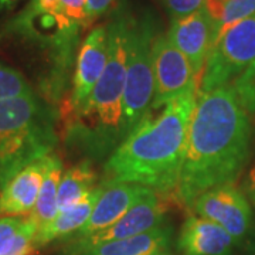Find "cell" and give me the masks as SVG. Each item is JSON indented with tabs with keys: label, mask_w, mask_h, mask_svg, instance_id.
Masks as SVG:
<instances>
[{
	"label": "cell",
	"mask_w": 255,
	"mask_h": 255,
	"mask_svg": "<svg viewBox=\"0 0 255 255\" xmlns=\"http://www.w3.org/2000/svg\"><path fill=\"white\" fill-rule=\"evenodd\" d=\"M251 125L231 85L199 92L173 201L191 209L201 193L233 184L250 156Z\"/></svg>",
	"instance_id": "cell-1"
},
{
	"label": "cell",
	"mask_w": 255,
	"mask_h": 255,
	"mask_svg": "<svg viewBox=\"0 0 255 255\" xmlns=\"http://www.w3.org/2000/svg\"><path fill=\"white\" fill-rule=\"evenodd\" d=\"M196 94L190 91L156 108H149L137 127L105 162L108 180L142 184L166 199L179 183Z\"/></svg>",
	"instance_id": "cell-2"
},
{
	"label": "cell",
	"mask_w": 255,
	"mask_h": 255,
	"mask_svg": "<svg viewBox=\"0 0 255 255\" xmlns=\"http://www.w3.org/2000/svg\"><path fill=\"white\" fill-rule=\"evenodd\" d=\"M135 17L119 7L108 26V58L81 108L63 114L68 145L87 157H110L124 139V88Z\"/></svg>",
	"instance_id": "cell-3"
},
{
	"label": "cell",
	"mask_w": 255,
	"mask_h": 255,
	"mask_svg": "<svg viewBox=\"0 0 255 255\" xmlns=\"http://www.w3.org/2000/svg\"><path fill=\"white\" fill-rule=\"evenodd\" d=\"M57 112L36 95L0 101V190L57 145Z\"/></svg>",
	"instance_id": "cell-4"
},
{
	"label": "cell",
	"mask_w": 255,
	"mask_h": 255,
	"mask_svg": "<svg viewBox=\"0 0 255 255\" xmlns=\"http://www.w3.org/2000/svg\"><path fill=\"white\" fill-rule=\"evenodd\" d=\"M13 26L16 33L51 51L55 81L61 94L84 24L67 13L60 0H31Z\"/></svg>",
	"instance_id": "cell-5"
},
{
	"label": "cell",
	"mask_w": 255,
	"mask_h": 255,
	"mask_svg": "<svg viewBox=\"0 0 255 255\" xmlns=\"http://www.w3.org/2000/svg\"><path fill=\"white\" fill-rule=\"evenodd\" d=\"M156 33L155 18L149 14L135 18L124 88V135L137 127L153 102L155 77L152 44ZM125 140V139H124Z\"/></svg>",
	"instance_id": "cell-6"
},
{
	"label": "cell",
	"mask_w": 255,
	"mask_h": 255,
	"mask_svg": "<svg viewBox=\"0 0 255 255\" xmlns=\"http://www.w3.org/2000/svg\"><path fill=\"white\" fill-rule=\"evenodd\" d=\"M255 60V16L230 26L216 38L204 64L200 92L231 85Z\"/></svg>",
	"instance_id": "cell-7"
},
{
	"label": "cell",
	"mask_w": 255,
	"mask_h": 255,
	"mask_svg": "<svg viewBox=\"0 0 255 255\" xmlns=\"http://www.w3.org/2000/svg\"><path fill=\"white\" fill-rule=\"evenodd\" d=\"M193 210L203 219L224 228L236 244H246L255 230L251 207L234 184H221L201 193Z\"/></svg>",
	"instance_id": "cell-8"
},
{
	"label": "cell",
	"mask_w": 255,
	"mask_h": 255,
	"mask_svg": "<svg viewBox=\"0 0 255 255\" xmlns=\"http://www.w3.org/2000/svg\"><path fill=\"white\" fill-rule=\"evenodd\" d=\"M152 63L155 94L150 107H162L187 92L196 91V77L190 64L167 34L156 33L152 44Z\"/></svg>",
	"instance_id": "cell-9"
},
{
	"label": "cell",
	"mask_w": 255,
	"mask_h": 255,
	"mask_svg": "<svg viewBox=\"0 0 255 255\" xmlns=\"http://www.w3.org/2000/svg\"><path fill=\"white\" fill-rule=\"evenodd\" d=\"M166 214H167L166 200H162L155 191H152L142 200L137 201L135 206H132L118 221H115L110 227L104 228L90 237L67 240V244L64 246L63 250L64 254L98 246L114 240H122V238L143 234L146 231H150L153 228L166 224Z\"/></svg>",
	"instance_id": "cell-10"
},
{
	"label": "cell",
	"mask_w": 255,
	"mask_h": 255,
	"mask_svg": "<svg viewBox=\"0 0 255 255\" xmlns=\"http://www.w3.org/2000/svg\"><path fill=\"white\" fill-rule=\"evenodd\" d=\"M108 58V26L94 27L84 38L77 58L74 73L73 91L70 101L64 105L61 114H71L81 108L91 95L95 84L100 80Z\"/></svg>",
	"instance_id": "cell-11"
},
{
	"label": "cell",
	"mask_w": 255,
	"mask_h": 255,
	"mask_svg": "<svg viewBox=\"0 0 255 255\" xmlns=\"http://www.w3.org/2000/svg\"><path fill=\"white\" fill-rule=\"evenodd\" d=\"M167 36L187 58L196 80L201 77L207 55L217 38L216 23L207 10L203 7L187 17L173 20Z\"/></svg>",
	"instance_id": "cell-12"
},
{
	"label": "cell",
	"mask_w": 255,
	"mask_h": 255,
	"mask_svg": "<svg viewBox=\"0 0 255 255\" xmlns=\"http://www.w3.org/2000/svg\"><path fill=\"white\" fill-rule=\"evenodd\" d=\"M152 191L155 190L142 184L105 180V189L92 210L88 221L75 234L68 237V240L90 237L101 230L110 227L132 206H135L137 201L142 200Z\"/></svg>",
	"instance_id": "cell-13"
},
{
	"label": "cell",
	"mask_w": 255,
	"mask_h": 255,
	"mask_svg": "<svg viewBox=\"0 0 255 255\" xmlns=\"http://www.w3.org/2000/svg\"><path fill=\"white\" fill-rule=\"evenodd\" d=\"M54 155H47L21 169L0 190V216H28L36 206L37 197Z\"/></svg>",
	"instance_id": "cell-14"
},
{
	"label": "cell",
	"mask_w": 255,
	"mask_h": 255,
	"mask_svg": "<svg viewBox=\"0 0 255 255\" xmlns=\"http://www.w3.org/2000/svg\"><path fill=\"white\" fill-rule=\"evenodd\" d=\"M234 240L219 224L191 214L183 223L177 248L183 255H233Z\"/></svg>",
	"instance_id": "cell-15"
},
{
	"label": "cell",
	"mask_w": 255,
	"mask_h": 255,
	"mask_svg": "<svg viewBox=\"0 0 255 255\" xmlns=\"http://www.w3.org/2000/svg\"><path fill=\"white\" fill-rule=\"evenodd\" d=\"M172 237L173 227L163 224L139 236L114 240L64 255H160L169 248Z\"/></svg>",
	"instance_id": "cell-16"
},
{
	"label": "cell",
	"mask_w": 255,
	"mask_h": 255,
	"mask_svg": "<svg viewBox=\"0 0 255 255\" xmlns=\"http://www.w3.org/2000/svg\"><path fill=\"white\" fill-rule=\"evenodd\" d=\"M105 189V182L95 186L91 191H88L81 200L74 203L68 209L58 211L55 217L46 227L38 230L34 238V247L37 250L40 247L47 246L57 238H68L75 234L80 228L88 221L92 210L97 201Z\"/></svg>",
	"instance_id": "cell-17"
},
{
	"label": "cell",
	"mask_w": 255,
	"mask_h": 255,
	"mask_svg": "<svg viewBox=\"0 0 255 255\" xmlns=\"http://www.w3.org/2000/svg\"><path fill=\"white\" fill-rule=\"evenodd\" d=\"M61 173H63V162L58 159V156L54 155L53 163L50 166L46 177H44V182L41 184L36 206L27 216L28 219L36 224L37 230L46 227L47 224H50L58 214L57 193H58L60 180L63 177Z\"/></svg>",
	"instance_id": "cell-18"
},
{
	"label": "cell",
	"mask_w": 255,
	"mask_h": 255,
	"mask_svg": "<svg viewBox=\"0 0 255 255\" xmlns=\"http://www.w3.org/2000/svg\"><path fill=\"white\" fill-rule=\"evenodd\" d=\"M98 180V174L92 169L88 160L77 163L70 167L60 180L58 193H57V204L58 211L68 209L74 203L81 200L82 197L95 187Z\"/></svg>",
	"instance_id": "cell-19"
},
{
	"label": "cell",
	"mask_w": 255,
	"mask_h": 255,
	"mask_svg": "<svg viewBox=\"0 0 255 255\" xmlns=\"http://www.w3.org/2000/svg\"><path fill=\"white\" fill-rule=\"evenodd\" d=\"M36 224L28 217H3L0 219V255L36 251L34 238Z\"/></svg>",
	"instance_id": "cell-20"
},
{
	"label": "cell",
	"mask_w": 255,
	"mask_h": 255,
	"mask_svg": "<svg viewBox=\"0 0 255 255\" xmlns=\"http://www.w3.org/2000/svg\"><path fill=\"white\" fill-rule=\"evenodd\" d=\"M34 95L24 75L0 63V101Z\"/></svg>",
	"instance_id": "cell-21"
},
{
	"label": "cell",
	"mask_w": 255,
	"mask_h": 255,
	"mask_svg": "<svg viewBox=\"0 0 255 255\" xmlns=\"http://www.w3.org/2000/svg\"><path fill=\"white\" fill-rule=\"evenodd\" d=\"M255 16V0H223L219 34L244 18ZM217 34V37H219Z\"/></svg>",
	"instance_id": "cell-22"
},
{
	"label": "cell",
	"mask_w": 255,
	"mask_h": 255,
	"mask_svg": "<svg viewBox=\"0 0 255 255\" xmlns=\"http://www.w3.org/2000/svg\"><path fill=\"white\" fill-rule=\"evenodd\" d=\"M240 104L248 112H255V60L231 84Z\"/></svg>",
	"instance_id": "cell-23"
},
{
	"label": "cell",
	"mask_w": 255,
	"mask_h": 255,
	"mask_svg": "<svg viewBox=\"0 0 255 255\" xmlns=\"http://www.w3.org/2000/svg\"><path fill=\"white\" fill-rule=\"evenodd\" d=\"M172 20L190 16L204 7L206 0H160Z\"/></svg>",
	"instance_id": "cell-24"
},
{
	"label": "cell",
	"mask_w": 255,
	"mask_h": 255,
	"mask_svg": "<svg viewBox=\"0 0 255 255\" xmlns=\"http://www.w3.org/2000/svg\"><path fill=\"white\" fill-rule=\"evenodd\" d=\"M118 0H85V27L108 13Z\"/></svg>",
	"instance_id": "cell-25"
},
{
	"label": "cell",
	"mask_w": 255,
	"mask_h": 255,
	"mask_svg": "<svg viewBox=\"0 0 255 255\" xmlns=\"http://www.w3.org/2000/svg\"><path fill=\"white\" fill-rule=\"evenodd\" d=\"M67 13L85 27V0H60Z\"/></svg>",
	"instance_id": "cell-26"
},
{
	"label": "cell",
	"mask_w": 255,
	"mask_h": 255,
	"mask_svg": "<svg viewBox=\"0 0 255 255\" xmlns=\"http://www.w3.org/2000/svg\"><path fill=\"white\" fill-rule=\"evenodd\" d=\"M244 190L248 193V194H253L255 193V160L251 164L248 173H247L246 180H244Z\"/></svg>",
	"instance_id": "cell-27"
},
{
	"label": "cell",
	"mask_w": 255,
	"mask_h": 255,
	"mask_svg": "<svg viewBox=\"0 0 255 255\" xmlns=\"http://www.w3.org/2000/svg\"><path fill=\"white\" fill-rule=\"evenodd\" d=\"M247 255H255V230L246 241Z\"/></svg>",
	"instance_id": "cell-28"
},
{
	"label": "cell",
	"mask_w": 255,
	"mask_h": 255,
	"mask_svg": "<svg viewBox=\"0 0 255 255\" xmlns=\"http://www.w3.org/2000/svg\"><path fill=\"white\" fill-rule=\"evenodd\" d=\"M20 0H0V10H9L14 7Z\"/></svg>",
	"instance_id": "cell-29"
},
{
	"label": "cell",
	"mask_w": 255,
	"mask_h": 255,
	"mask_svg": "<svg viewBox=\"0 0 255 255\" xmlns=\"http://www.w3.org/2000/svg\"><path fill=\"white\" fill-rule=\"evenodd\" d=\"M33 251H20V253H11V254H6V255H31Z\"/></svg>",
	"instance_id": "cell-30"
},
{
	"label": "cell",
	"mask_w": 255,
	"mask_h": 255,
	"mask_svg": "<svg viewBox=\"0 0 255 255\" xmlns=\"http://www.w3.org/2000/svg\"><path fill=\"white\" fill-rule=\"evenodd\" d=\"M250 196H251V199H253V201H254V203H255V193H253V194H250Z\"/></svg>",
	"instance_id": "cell-31"
}]
</instances>
